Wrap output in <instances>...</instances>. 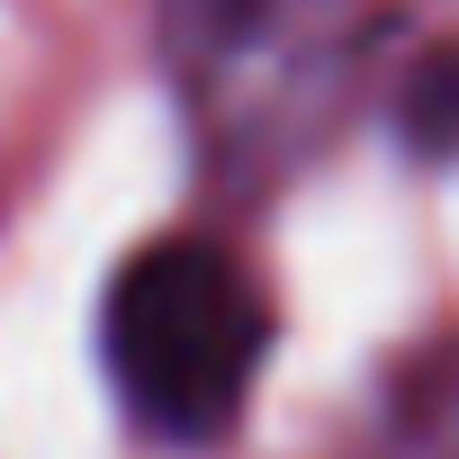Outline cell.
Returning <instances> with one entry per match:
<instances>
[{"instance_id": "4", "label": "cell", "mask_w": 459, "mask_h": 459, "mask_svg": "<svg viewBox=\"0 0 459 459\" xmlns=\"http://www.w3.org/2000/svg\"><path fill=\"white\" fill-rule=\"evenodd\" d=\"M396 135L414 162H459V37L423 46L396 82Z\"/></svg>"}, {"instance_id": "1", "label": "cell", "mask_w": 459, "mask_h": 459, "mask_svg": "<svg viewBox=\"0 0 459 459\" xmlns=\"http://www.w3.org/2000/svg\"><path fill=\"white\" fill-rule=\"evenodd\" d=\"M100 369L153 450H216L271 369V298L216 235H153L100 298Z\"/></svg>"}, {"instance_id": "3", "label": "cell", "mask_w": 459, "mask_h": 459, "mask_svg": "<svg viewBox=\"0 0 459 459\" xmlns=\"http://www.w3.org/2000/svg\"><path fill=\"white\" fill-rule=\"evenodd\" d=\"M378 432H387V459H459V333L423 342L387 378Z\"/></svg>"}, {"instance_id": "2", "label": "cell", "mask_w": 459, "mask_h": 459, "mask_svg": "<svg viewBox=\"0 0 459 459\" xmlns=\"http://www.w3.org/2000/svg\"><path fill=\"white\" fill-rule=\"evenodd\" d=\"M369 46V0H171L162 10V55L180 73L189 126L207 162L244 180L307 162L342 126Z\"/></svg>"}]
</instances>
